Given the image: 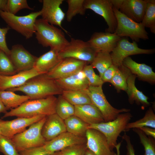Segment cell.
Returning a JSON list of instances; mask_svg holds the SVG:
<instances>
[{
  "label": "cell",
  "mask_w": 155,
  "mask_h": 155,
  "mask_svg": "<svg viewBox=\"0 0 155 155\" xmlns=\"http://www.w3.org/2000/svg\"><path fill=\"white\" fill-rule=\"evenodd\" d=\"M7 90L23 92L30 97V100L61 95L63 91L55 80L49 78L45 74L36 76L30 79L23 85Z\"/></svg>",
  "instance_id": "6da1fadb"
},
{
  "label": "cell",
  "mask_w": 155,
  "mask_h": 155,
  "mask_svg": "<svg viewBox=\"0 0 155 155\" xmlns=\"http://www.w3.org/2000/svg\"><path fill=\"white\" fill-rule=\"evenodd\" d=\"M57 98L54 96L33 100H29L18 107L11 109L4 114L2 118L16 116L32 117L39 115L48 116L56 113Z\"/></svg>",
  "instance_id": "7a4b0ae2"
},
{
  "label": "cell",
  "mask_w": 155,
  "mask_h": 155,
  "mask_svg": "<svg viewBox=\"0 0 155 155\" xmlns=\"http://www.w3.org/2000/svg\"><path fill=\"white\" fill-rule=\"evenodd\" d=\"M35 29L36 38L38 43L43 47H50L51 49L59 52L69 43L61 29L42 18L36 20Z\"/></svg>",
  "instance_id": "3957f363"
},
{
  "label": "cell",
  "mask_w": 155,
  "mask_h": 155,
  "mask_svg": "<svg viewBox=\"0 0 155 155\" xmlns=\"http://www.w3.org/2000/svg\"><path fill=\"white\" fill-rule=\"evenodd\" d=\"M132 116L129 112L120 114L112 121L89 125L88 129L97 130L105 136L109 147L112 151L116 148L117 138L122 131H126L125 128Z\"/></svg>",
  "instance_id": "277c9868"
},
{
  "label": "cell",
  "mask_w": 155,
  "mask_h": 155,
  "mask_svg": "<svg viewBox=\"0 0 155 155\" xmlns=\"http://www.w3.org/2000/svg\"><path fill=\"white\" fill-rule=\"evenodd\" d=\"M46 117L32 124L28 129L11 138L18 152L44 144L46 142L42 135L41 130Z\"/></svg>",
  "instance_id": "5b68a950"
},
{
  "label": "cell",
  "mask_w": 155,
  "mask_h": 155,
  "mask_svg": "<svg viewBox=\"0 0 155 155\" xmlns=\"http://www.w3.org/2000/svg\"><path fill=\"white\" fill-rule=\"evenodd\" d=\"M41 11L32 12L23 16H18L0 9V16L8 26L24 36L26 39L35 33V23Z\"/></svg>",
  "instance_id": "8992f818"
},
{
  "label": "cell",
  "mask_w": 155,
  "mask_h": 155,
  "mask_svg": "<svg viewBox=\"0 0 155 155\" xmlns=\"http://www.w3.org/2000/svg\"><path fill=\"white\" fill-rule=\"evenodd\" d=\"M117 25L115 33L121 37H129L133 41L149 39L148 33L141 23H137L125 16L113 7Z\"/></svg>",
  "instance_id": "52a82bcc"
},
{
  "label": "cell",
  "mask_w": 155,
  "mask_h": 155,
  "mask_svg": "<svg viewBox=\"0 0 155 155\" xmlns=\"http://www.w3.org/2000/svg\"><path fill=\"white\" fill-rule=\"evenodd\" d=\"M84 90L89 96L92 104L101 112L105 122L114 120L121 113L128 112L130 111V109H118L113 107L107 100L103 92L102 86H89Z\"/></svg>",
  "instance_id": "ba28073f"
},
{
  "label": "cell",
  "mask_w": 155,
  "mask_h": 155,
  "mask_svg": "<svg viewBox=\"0 0 155 155\" xmlns=\"http://www.w3.org/2000/svg\"><path fill=\"white\" fill-rule=\"evenodd\" d=\"M97 51L88 42L71 38L68 44L59 52L61 59L71 58L91 64Z\"/></svg>",
  "instance_id": "9c48e42d"
},
{
  "label": "cell",
  "mask_w": 155,
  "mask_h": 155,
  "mask_svg": "<svg viewBox=\"0 0 155 155\" xmlns=\"http://www.w3.org/2000/svg\"><path fill=\"white\" fill-rule=\"evenodd\" d=\"M155 49H144L139 47L136 42H130L125 37H121L110 54L113 64L117 67L123 65V60L131 55L154 53Z\"/></svg>",
  "instance_id": "30bf717a"
},
{
  "label": "cell",
  "mask_w": 155,
  "mask_h": 155,
  "mask_svg": "<svg viewBox=\"0 0 155 155\" xmlns=\"http://www.w3.org/2000/svg\"><path fill=\"white\" fill-rule=\"evenodd\" d=\"M84 6L104 18L108 26L106 32H115L117 21L111 0H84Z\"/></svg>",
  "instance_id": "8fae6325"
},
{
  "label": "cell",
  "mask_w": 155,
  "mask_h": 155,
  "mask_svg": "<svg viewBox=\"0 0 155 155\" xmlns=\"http://www.w3.org/2000/svg\"><path fill=\"white\" fill-rule=\"evenodd\" d=\"M148 0H111L113 7L137 23L141 22Z\"/></svg>",
  "instance_id": "7c38bea8"
},
{
  "label": "cell",
  "mask_w": 155,
  "mask_h": 155,
  "mask_svg": "<svg viewBox=\"0 0 155 155\" xmlns=\"http://www.w3.org/2000/svg\"><path fill=\"white\" fill-rule=\"evenodd\" d=\"M45 116L39 115L29 118L18 117L10 121L0 119L1 134L11 139L15 135L25 131L27 127Z\"/></svg>",
  "instance_id": "4fadbf2b"
},
{
  "label": "cell",
  "mask_w": 155,
  "mask_h": 155,
  "mask_svg": "<svg viewBox=\"0 0 155 155\" xmlns=\"http://www.w3.org/2000/svg\"><path fill=\"white\" fill-rule=\"evenodd\" d=\"M86 64H88L85 62L73 58H64L45 74L55 80L62 78L82 70Z\"/></svg>",
  "instance_id": "5bb4252c"
},
{
  "label": "cell",
  "mask_w": 155,
  "mask_h": 155,
  "mask_svg": "<svg viewBox=\"0 0 155 155\" xmlns=\"http://www.w3.org/2000/svg\"><path fill=\"white\" fill-rule=\"evenodd\" d=\"M17 73L33 68L37 58L20 44L13 45L9 56Z\"/></svg>",
  "instance_id": "9a60e30c"
},
{
  "label": "cell",
  "mask_w": 155,
  "mask_h": 155,
  "mask_svg": "<svg viewBox=\"0 0 155 155\" xmlns=\"http://www.w3.org/2000/svg\"><path fill=\"white\" fill-rule=\"evenodd\" d=\"M63 0H43L41 11L42 18L50 24L59 26L67 34L68 32L62 26L65 13L60 7Z\"/></svg>",
  "instance_id": "2e32d148"
},
{
  "label": "cell",
  "mask_w": 155,
  "mask_h": 155,
  "mask_svg": "<svg viewBox=\"0 0 155 155\" xmlns=\"http://www.w3.org/2000/svg\"><path fill=\"white\" fill-rule=\"evenodd\" d=\"M87 148L96 155H117L110 149L104 135L99 131L88 129L86 133Z\"/></svg>",
  "instance_id": "e0dca14e"
},
{
  "label": "cell",
  "mask_w": 155,
  "mask_h": 155,
  "mask_svg": "<svg viewBox=\"0 0 155 155\" xmlns=\"http://www.w3.org/2000/svg\"><path fill=\"white\" fill-rule=\"evenodd\" d=\"M86 137L77 136L67 131L63 133L48 142L43 146L46 150L50 154L60 151L69 146L86 144Z\"/></svg>",
  "instance_id": "ac0fdd59"
},
{
  "label": "cell",
  "mask_w": 155,
  "mask_h": 155,
  "mask_svg": "<svg viewBox=\"0 0 155 155\" xmlns=\"http://www.w3.org/2000/svg\"><path fill=\"white\" fill-rule=\"evenodd\" d=\"M121 38L115 33L95 32L87 41L97 52L104 51L110 53Z\"/></svg>",
  "instance_id": "d6986e66"
},
{
  "label": "cell",
  "mask_w": 155,
  "mask_h": 155,
  "mask_svg": "<svg viewBox=\"0 0 155 155\" xmlns=\"http://www.w3.org/2000/svg\"><path fill=\"white\" fill-rule=\"evenodd\" d=\"M41 74L34 68L9 76L0 75V91L19 87L31 78Z\"/></svg>",
  "instance_id": "ffe728a7"
},
{
  "label": "cell",
  "mask_w": 155,
  "mask_h": 155,
  "mask_svg": "<svg viewBox=\"0 0 155 155\" xmlns=\"http://www.w3.org/2000/svg\"><path fill=\"white\" fill-rule=\"evenodd\" d=\"M66 131L64 120L55 113L47 116L42 129L41 134L46 142H48Z\"/></svg>",
  "instance_id": "44dd1931"
},
{
  "label": "cell",
  "mask_w": 155,
  "mask_h": 155,
  "mask_svg": "<svg viewBox=\"0 0 155 155\" xmlns=\"http://www.w3.org/2000/svg\"><path fill=\"white\" fill-rule=\"evenodd\" d=\"M123 65L129 69L132 73L135 75L140 80L152 84L155 83V73L150 66L137 63L129 57L123 60Z\"/></svg>",
  "instance_id": "7402d4cb"
},
{
  "label": "cell",
  "mask_w": 155,
  "mask_h": 155,
  "mask_svg": "<svg viewBox=\"0 0 155 155\" xmlns=\"http://www.w3.org/2000/svg\"><path fill=\"white\" fill-rule=\"evenodd\" d=\"M74 115L90 125L104 122L100 111L94 105L87 104L74 106Z\"/></svg>",
  "instance_id": "603a6c76"
},
{
  "label": "cell",
  "mask_w": 155,
  "mask_h": 155,
  "mask_svg": "<svg viewBox=\"0 0 155 155\" xmlns=\"http://www.w3.org/2000/svg\"><path fill=\"white\" fill-rule=\"evenodd\" d=\"M63 90H85L89 86L82 70L64 78L55 80Z\"/></svg>",
  "instance_id": "cb8c5ba5"
},
{
  "label": "cell",
  "mask_w": 155,
  "mask_h": 155,
  "mask_svg": "<svg viewBox=\"0 0 155 155\" xmlns=\"http://www.w3.org/2000/svg\"><path fill=\"white\" fill-rule=\"evenodd\" d=\"M58 53L57 50L51 49L49 51L37 57L33 68L41 74L47 73L61 60Z\"/></svg>",
  "instance_id": "d4e9b609"
},
{
  "label": "cell",
  "mask_w": 155,
  "mask_h": 155,
  "mask_svg": "<svg viewBox=\"0 0 155 155\" xmlns=\"http://www.w3.org/2000/svg\"><path fill=\"white\" fill-rule=\"evenodd\" d=\"M136 77L135 75L132 74L127 80L126 92L128 95L129 101L131 104H133L135 102L138 104H141L143 107H147L150 105L148 101V98L136 88L135 85Z\"/></svg>",
  "instance_id": "484cf974"
},
{
  "label": "cell",
  "mask_w": 155,
  "mask_h": 155,
  "mask_svg": "<svg viewBox=\"0 0 155 155\" xmlns=\"http://www.w3.org/2000/svg\"><path fill=\"white\" fill-rule=\"evenodd\" d=\"M0 98L7 110L16 108L30 99L28 96L18 95L9 90L0 91Z\"/></svg>",
  "instance_id": "4316f807"
},
{
  "label": "cell",
  "mask_w": 155,
  "mask_h": 155,
  "mask_svg": "<svg viewBox=\"0 0 155 155\" xmlns=\"http://www.w3.org/2000/svg\"><path fill=\"white\" fill-rule=\"evenodd\" d=\"M64 121L67 131L77 136L86 137L89 124L74 115L68 117Z\"/></svg>",
  "instance_id": "83f0119b"
},
{
  "label": "cell",
  "mask_w": 155,
  "mask_h": 155,
  "mask_svg": "<svg viewBox=\"0 0 155 155\" xmlns=\"http://www.w3.org/2000/svg\"><path fill=\"white\" fill-rule=\"evenodd\" d=\"M132 74L130 69L122 65L118 67L115 75L110 83L115 87L117 92H119L121 90L126 92L127 80Z\"/></svg>",
  "instance_id": "f1b7e54d"
},
{
  "label": "cell",
  "mask_w": 155,
  "mask_h": 155,
  "mask_svg": "<svg viewBox=\"0 0 155 155\" xmlns=\"http://www.w3.org/2000/svg\"><path fill=\"white\" fill-rule=\"evenodd\" d=\"M63 97L73 106L92 104L91 100L84 90H63Z\"/></svg>",
  "instance_id": "f546056e"
},
{
  "label": "cell",
  "mask_w": 155,
  "mask_h": 155,
  "mask_svg": "<svg viewBox=\"0 0 155 155\" xmlns=\"http://www.w3.org/2000/svg\"><path fill=\"white\" fill-rule=\"evenodd\" d=\"M90 64L93 68L97 69L100 78L104 72L113 65L110 53L104 51H98Z\"/></svg>",
  "instance_id": "4dcf8cb0"
},
{
  "label": "cell",
  "mask_w": 155,
  "mask_h": 155,
  "mask_svg": "<svg viewBox=\"0 0 155 155\" xmlns=\"http://www.w3.org/2000/svg\"><path fill=\"white\" fill-rule=\"evenodd\" d=\"M144 127L155 128V115L151 107L147 110L143 118L135 122L128 123L125 130L126 131L131 129L140 128Z\"/></svg>",
  "instance_id": "1f68e13d"
},
{
  "label": "cell",
  "mask_w": 155,
  "mask_h": 155,
  "mask_svg": "<svg viewBox=\"0 0 155 155\" xmlns=\"http://www.w3.org/2000/svg\"><path fill=\"white\" fill-rule=\"evenodd\" d=\"M144 27L149 28L155 34V0H148L145 12L141 22Z\"/></svg>",
  "instance_id": "d6a6232c"
},
{
  "label": "cell",
  "mask_w": 155,
  "mask_h": 155,
  "mask_svg": "<svg viewBox=\"0 0 155 155\" xmlns=\"http://www.w3.org/2000/svg\"><path fill=\"white\" fill-rule=\"evenodd\" d=\"M56 113L63 120L74 115V106L67 101L61 94L57 98Z\"/></svg>",
  "instance_id": "836d02e7"
},
{
  "label": "cell",
  "mask_w": 155,
  "mask_h": 155,
  "mask_svg": "<svg viewBox=\"0 0 155 155\" xmlns=\"http://www.w3.org/2000/svg\"><path fill=\"white\" fill-rule=\"evenodd\" d=\"M84 0H67L68 7L66 14L67 21H71L76 15L79 14L84 15L86 9L84 6Z\"/></svg>",
  "instance_id": "e575fe53"
},
{
  "label": "cell",
  "mask_w": 155,
  "mask_h": 155,
  "mask_svg": "<svg viewBox=\"0 0 155 155\" xmlns=\"http://www.w3.org/2000/svg\"><path fill=\"white\" fill-rule=\"evenodd\" d=\"M132 130L138 135L140 143L144 146V155H155V139L147 136L139 128H134Z\"/></svg>",
  "instance_id": "d590c367"
},
{
  "label": "cell",
  "mask_w": 155,
  "mask_h": 155,
  "mask_svg": "<svg viewBox=\"0 0 155 155\" xmlns=\"http://www.w3.org/2000/svg\"><path fill=\"white\" fill-rule=\"evenodd\" d=\"M16 73L17 71L9 56L0 49V75H11Z\"/></svg>",
  "instance_id": "8d00e7d4"
},
{
  "label": "cell",
  "mask_w": 155,
  "mask_h": 155,
  "mask_svg": "<svg viewBox=\"0 0 155 155\" xmlns=\"http://www.w3.org/2000/svg\"><path fill=\"white\" fill-rule=\"evenodd\" d=\"M89 86H102L104 82L99 76L96 75L94 68L90 64L86 65L82 69Z\"/></svg>",
  "instance_id": "74e56055"
},
{
  "label": "cell",
  "mask_w": 155,
  "mask_h": 155,
  "mask_svg": "<svg viewBox=\"0 0 155 155\" xmlns=\"http://www.w3.org/2000/svg\"><path fill=\"white\" fill-rule=\"evenodd\" d=\"M0 152L4 155H20L11 139L1 134Z\"/></svg>",
  "instance_id": "f35d334b"
},
{
  "label": "cell",
  "mask_w": 155,
  "mask_h": 155,
  "mask_svg": "<svg viewBox=\"0 0 155 155\" xmlns=\"http://www.w3.org/2000/svg\"><path fill=\"white\" fill-rule=\"evenodd\" d=\"M24 9H33L29 6L26 0H7L6 12L15 15L20 10Z\"/></svg>",
  "instance_id": "ab89813d"
},
{
  "label": "cell",
  "mask_w": 155,
  "mask_h": 155,
  "mask_svg": "<svg viewBox=\"0 0 155 155\" xmlns=\"http://www.w3.org/2000/svg\"><path fill=\"white\" fill-rule=\"evenodd\" d=\"M87 148L86 144L69 146L60 151L61 155H84Z\"/></svg>",
  "instance_id": "60d3db41"
},
{
  "label": "cell",
  "mask_w": 155,
  "mask_h": 155,
  "mask_svg": "<svg viewBox=\"0 0 155 155\" xmlns=\"http://www.w3.org/2000/svg\"><path fill=\"white\" fill-rule=\"evenodd\" d=\"M10 28L8 26L1 28H0V49L9 55L10 50L8 48L6 40V36Z\"/></svg>",
  "instance_id": "b9f144b4"
},
{
  "label": "cell",
  "mask_w": 155,
  "mask_h": 155,
  "mask_svg": "<svg viewBox=\"0 0 155 155\" xmlns=\"http://www.w3.org/2000/svg\"><path fill=\"white\" fill-rule=\"evenodd\" d=\"M20 155H50L43 146L27 149L19 152Z\"/></svg>",
  "instance_id": "7bdbcfd3"
},
{
  "label": "cell",
  "mask_w": 155,
  "mask_h": 155,
  "mask_svg": "<svg viewBox=\"0 0 155 155\" xmlns=\"http://www.w3.org/2000/svg\"><path fill=\"white\" fill-rule=\"evenodd\" d=\"M118 68L113 64L104 72L100 77L104 83L110 82L115 75Z\"/></svg>",
  "instance_id": "ee69618b"
},
{
  "label": "cell",
  "mask_w": 155,
  "mask_h": 155,
  "mask_svg": "<svg viewBox=\"0 0 155 155\" xmlns=\"http://www.w3.org/2000/svg\"><path fill=\"white\" fill-rule=\"evenodd\" d=\"M122 138L123 140H125L126 144L127 151L126 155H135V151L131 143L129 136L125 132L122 136Z\"/></svg>",
  "instance_id": "f6af8a7d"
},
{
  "label": "cell",
  "mask_w": 155,
  "mask_h": 155,
  "mask_svg": "<svg viewBox=\"0 0 155 155\" xmlns=\"http://www.w3.org/2000/svg\"><path fill=\"white\" fill-rule=\"evenodd\" d=\"M147 136H150L155 138V129L148 127H144L140 128Z\"/></svg>",
  "instance_id": "bcb514c9"
},
{
  "label": "cell",
  "mask_w": 155,
  "mask_h": 155,
  "mask_svg": "<svg viewBox=\"0 0 155 155\" xmlns=\"http://www.w3.org/2000/svg\"><path fill=\"white\" fill-rule=\"evenodd\" d=\"M7 0H0V9L6 11V5Z\"/></svg>",
  "instance_id": "7dc6e473"
},
{
  "label": "cell",
  "mask_w": 155,
  "mask_h": 155,
  "mask_svg": "<svg viewBox=\"0 0 155 155\" xmlns=\"http://www.w3.org/2000/svg\"><path fill=\"white\" fill-rule=\"evenodd\" d=\"M7 111L0 98V115L1 113H5L7 112Z\"/></svg>",
  "instance_id": "c3c4849f"
},
{
  "label": "cell",
  "mask_w": 155,
  "mask_h": 155,
  "mask_svg": "<svg viewBox=\"0 0 155 155\" xmlns=\"http://www.w3.org/2000/svg\"><path fill=\"white\" fill-rule=\"evenodd\" d=\"M84 155H96L89 149L86 148Z\"/></svg>",
  "instance_id": "681fc988"
},
{
  "label": "cell",
  "mask_w": 155,
  "mask_h": 155,
  "mask_svg": "<svg viewBox=\"0 0 155 155\" xmlns=\"http://www.w3.org/2000/svg\"><path fill=\"white\" fill-rule=\"evenodd\" d=\"M50 155H61L60 151L55 152Z\"/></svg>",
  "instance_id": "f907efd6"
},
{
  "label": "cell",
  "mask_w": 155,
  "mask_h": 155,
  "mask_svg": "<svg viewBox=\"0 0 155 155\" xmlns=\"http://www.w3.org/2000/svg\"><path fill=\"white\" fill-rule=\"evenodd\" d=\"M1 135V132H0V135Z\"/></svg>",
  "instance_id": "816d5d0a"
}]
</instances>
